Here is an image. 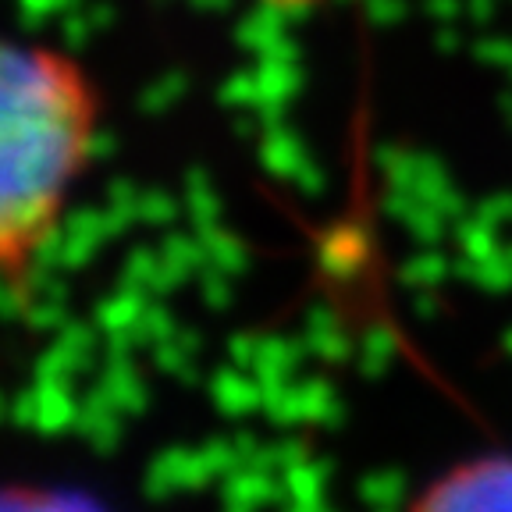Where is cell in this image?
Masks as SVG:
<instances>
[{"label": "cell", "instance_id": "1", "mask_svg": "<svg viewBox=\"0 0 512 512\" xmlns=\"http://www.w3.org/2000/svg\"><path fill=\"white\" fill-rule=\"evenodd\" d=\"M100 128L72 57L0 40V281L18 285L54 242Z\"/></svg>", "mask_w": 512, "mask_h": 512}, {"label": "cell", "instance_id": "2", "mask_svg": "<svg viewBox=\"0 0 512 512\" xmlns=\"http://www.w3.org/2000/svg\"><path fill=\"white\" fill-rule=\"evenodd\" d=\"M413 512H512V459H473L441 477Z\"/></svg>", "mask_w": 512, "mask_h": 512}, {"label": "cell", "instance_id": "3", "mask_svg": "<svg viewBox=\"0 0 512 512\" xmlns=\"http://www.w3.org/2000/svg\"><path fill=\"white\" fill-rule=\"evenodd\" d=\"M0 512H100L93 502H86L75 491L57 488H0Z\"/></svg>", "mask_w": 512, "mask_h": 512}]
</instances>
